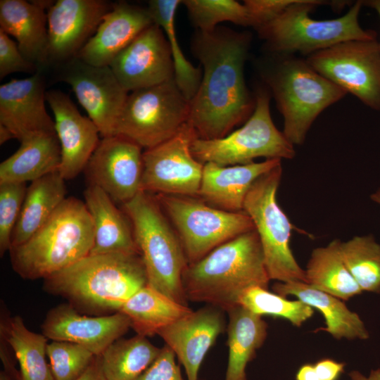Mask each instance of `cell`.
Wrapping results in <instances>:
<instances>
[{
  "mask_svg": "<svg viewBox=\"0 0 380 380\" xmlns=\"http://www.w3.org/2000/svg\"><path fill=\"white\" fill-rule=\"evenodd\" d=\"M203 66L199 87L189 101L188 122L198 138L220 139L246 122L255 106L244 78L251 37L246 33L217 29L198 31L192 42Z\"/></svg>",
  "mask_w": 380,
  "mask_h": 380,
  "instance_id": "cell-1",
  "label": "cell"
},
{
  "mask_svg": "<svg viewBox=\"0 0 380 380\" xmlns=\"http://www.w3.org/2000/svg\"><path fill=\"white\" fill-rule=\"evenodd\" d=\"M147 285L140 254H89L44 279L43 289L65 298L82 314L102 316L120 312L132 296Z\"/></svg>",
  "mask_w": 380,
  "mask_h": 380,
  "instance_id": "cell-2",
  "label": "cell"
},
{
  "mask_svg": "<svg viewBox=\"0 0 380 380\" xmlns=\"http://www.w3.org/2000/svg\"><path fill=\"white\" fill-rule=\"evenodd\" d=\"M270 281L255 229L188 264L182 275L187 300L206 303L226 312L239 305L245 291L255 286L268 289Z\"/></svg>",
  "mask_w": 380,
  "mask_h": 380,
  "instance_id": "cell-3",
  "label": "cell"
},
{
  "mask_svg": "<svg viewBox=\"0 0 380 380\" xmlns=\"http://www.w3.org/2000/svg\"><path fill=\"white\" fill-rule=\"evenodd\" d=\"M94 228L84 202L66 198L26 242L9 251L13 271L27 280H43L89 255Z\"/></svg>",
  "mask_w": 380,
  "mask_h": 380,
  "instance_id": "cell-4",
  "label": "cell"
},
{
  "mask_svg": "<svg viewBox=\"0 0 380 380\" xmlns=\"http://www.w3.org/2000/svg\"><path fill=\"white\" fill-rule=\"evenodd\" d=\"M261 75L283 116V134L302 145L312 123L347 92L296 55L270 53Z\"/></svg>",
  "mask_w": 380,
  "mask_h": 380,
  "instance_id": "cell-5",
  "label": "cell"
},
{
  "mask_svg": "<svg viewBox=\"0 0 380 380\" xmlns=\"http://www.w3.org/2000/svg\"><path fill=\"white\" fill-rule=\"evenodd\" d=\"M142 258L148 286L184 305L182 275L187 258L176 232L155 196L141 191L122 204Z\"/></svg>",
  "mask_w": 380,
  "mask_h": 380,
  "instance_id": "cell-6",
  "label": "cell"
},
{
  "mask_svg": "<svg viewBox=\"0 0 380 380\" xmlns=\"http://www.w3.org/2000/svg\"><path fill=\"white\" fill-rule=\"evenodd\" d=\"M327 4L321 0H294L279 15L256 31L265 40L270 53L299 54L305 58L344 41L377 39L375 30L364 29L360 24L362 0L353 3L339 18H311L314 9Z\"/></svg>",
  "mask_w": 380,
  "mask_h": 380,
  "instance_id": "cell-7",
  "label": "cell"
},
{
  "mask_svg": "<svg viewBox=\"0 0 380 380\" xmlns=\"http://www.w3.org/2000/svg\"><path fill=\"white\" fill-rule=\"evenodd\" d=\"M281 175V164L261 175L250 189L243 210L258 235L270 280L305 282V270L290 248L292 232L296 229L277 200Z\"/></svg>",
  "mask_w": 380,
  "mask_h": 380,
  "instance_id": "cell-8",
  "label": "cell"
},
{
  "mask_svg": "<svg viewBox=\"0 0 380 380\" xmlns=\"http://www.w3.org/2000/svg\"><path fill=\"white\" fill-rule=\"evenodd\" d=\"M270 102L269 91L260 89L255 109L243 126L220 139L196 138L191 144L194 157L203 164L222 166L248 164L258 158H293L294 146L274 125Z\"/></svg>",
  "mask_w": 380,
  "mask_h": 380,
  "instance_id": "cell-9",
  "label": "cell"
},
{
  "mask_svg": "<svg viewBox=\"0 0 380 380\" xmlns=\"http://www.w3.org/2000/svg\"><path fill=\"white\" fill-rule=\"evenodd\" d=\"M155 196L175 228L188 264L198 261L222 243L255 229L251 219L243 210H224L198 197Z\"/></svg>",
  "mask_w": 380,
  "mask_h": 380,
  "instance_id": "cell-10",
  "label": "cell"
},
{
  "mask_svg": "<svg viewBox=\"0 0 380 380\" xmlns=\"http://www.w3.org/2000/svg\"><path fill=\"white\" fill-rule=\"evenodd\" d=\"M189 115V101L172 78L129 93L115 135L151 148L175 135L188 122Z\"/></svg>",
  "mask_w": 380,
  "mask_h": 380,
  "instance_id": "cell-11",
  "label": "cell"
},
{
  "mask_svg": "<svg viewBox=\"0 0 380 380\" xmlns=\"http://www.w3.org/2000/svg\"><path fill=\"white\" fill-rule=\"evenodd\" d=\"M320 75L364 105L380 110V44L375 39L347 40L305 58Z\"/></svg>",
  "mask_w": 380,
  "mask_h": 380,
  "instance_id": "cell-12",
  "label": "cell"
},
{
  "mask_svg": "<svg viewBox=\"0 0 380 380\" xmlns=\"http://www.w3.org/2000/svg\"><path fill=\"white\" fill-rule=\"evenodd\" d=\"M196 138L195 130L187 122L170 139L146 149L143 152L141 191L198 197L204 164L191 151Z\"/></svg>",
  "mask_w": 380,
  "mask_h": 380,
  "instance_id": "cell-13",
  "label": "cell"
},
{
  "mask_svg": "<svg viewBox=\"0 0 380 380\" xmlns=\"http://www.w3.org/2000/svg\"><path fill=\"white\" fill-rule=\"evenodd\" d=\"M59 65V80L71 87L102 138L115 135L129 92L110 66L92 65L77 57Z\"/></svg>",
  "mask_w": 380,
  "mask_h": 380,
  "instance_id": "cell-14",
  "label": "cell"
},
{
  "mask_svg": "<svg viewBox=\"0 0 380 380\" xmlns=\"http://www.w3.org/2000/svg\"><path fill=\"white\" fill-rule=\"evenodd\" d=\"M141 149L120 135L103 137L84 170L89 184L101 188L115 203L130 201L141 191Z\"/></svg>",
  "mask_w": 380,
  "mask_h": 380,
  "instance_id": "cell-15",
  "label": "cell"
},
{
  "mask_svg": "<svg viewBox=\"0 0 380 380\" xmlns=\"http://www.w3.org/2000/svg\"><path fill=\"white\" fill-rule=\"evenodd\" d=\"M113 4L103 0L56 1L47 11L48 65L75 58Z\"/></svg>",
  "mask_w": 380,
  "mask_h": 380,
  "instance_id": "cell-16",
  "label": "cell"
},
{
  "mask_svg": "<svg viewBox=\"0 0 380 380\" xmlns=\"http://www.w3.org/2000/svg\"><path fill=\"white\" fill-rule=\"evenodd\" d=\"M109 66L128 92L175 78L168 42L163 30L155 23L142 31Z\"/></svg>",
  "mask_w": 380,
  "mask_h": 380,
  "instance_id": "cell-17",
  "label": "cell"
},
{
  "mask_svg": "<svg viewBox=\"0 0 380 380\" xmlns=\"http://www.w3.org/2000/svg\"><path fill=\"white\" fill-rule=\"evenodd\" d=\"M51 341L75 343L95 355H101L131 328L130 320L121 312L102 316L82 314L68 303L49 310L41 326Z\"/></svg>",
  "mask_w": 380,
  "mask_h": 380,
  "instance_id": "cell-18",
  "label": "cell"
},
{
  "mask_svg": "<svg viewBox=\"0 0 380 380\" xmlns=\"http://www.w3.org/2000/svg\"><path fill=\"white\" fill-rule=\"evenodd\" d=\"M46 101L54 115L55 131L61 146L58 172L65 180L72 179L84 170L99 144L100 133L92 120L82 115L64 92L46 91Z\"/></svg>",
  "mask_w": 380,
  "mask_h": 380,
  "instance_id": "cell-19",
  "label": "cell"
},
{
  "mask_svg": "<svg viewBox=\"0 0 380 380\" xmlns=\"http://www.w3.org/2000/svg\"><path fill=\"white\" fill-rule=\"evenodd\" d=\"M46 92L42 70L0 86V124L20 142L35 134L56 132L45 107Z\"/></svg>",
  "mask_w": 380,
  "mask_h": 380,
  "instance_id": "cell-20",
  "label": "cell"
},
{
  "mask_svg": "<svg viewBox=\"0 0 380 380\" xmlns=\"http://www.w3.org/2000/svg\"><path fill=\"white\" fill-rule=\"evenodd\" d=\"M222 311L213 305L204 307L158 332L184 367L187 380H198L205 356L225 330Z\"/></svg>",
  "mask_w": 380,
  "mask_h": 380,
  "instance_id": "cell-21",
  "label": "cell"
},
{
  "mask_svg": "<svg viewBox=\"0 0 380 380\" xmlns=\"http://www.w3.org/2000/svg\"><path fill=\"white\" fill-rule=\"evenodd\" d=\"M153 24L147 10L127 3L113 4L95 34L75 56L95 66H109L142 31Z\"/></svg>",
  "mask_w": 380,
  "mask_h": 380,
  "instance_id": "cell-22",
  "label": "cell"
},
{
  "mask_svg": "<svg viewBox=\"0 0 380 380\" xmlns=\"http://www.w3.org/2000/svg\"><path fill=\"white\" fill-rule=\"evenodd\" d=\"M281 164V160L277 158L228 166L206 163L203 165L198 197L224 210L243 211L246 197L253 183Z\"/></svg>",
  "mask_w": 380,
  "mask_h": 380,
  "instance_id": "cell-23",
  "label": "cell"
},
{
  "mask_svg": "<svg viewBox=\"0 0 380 380\" xmlns=\"http://www.w3.org/2000/svg\"><path fill=\"white\" fill-rule=\"evenodd\" d=\"M84 197L94 228L90 254H140L129 218L110 197L99 186L89 184Z\"/></svg>",
  "mask_w": 380,
  "mask_h": 380,
  "instance_id": "cell-24",
  "label": "cell"
},
{
  "mask_svg": "<svg viewBox=\"0 0 380 380\" xmlns=\"http://www.w3.org/2000/svg\"><path fill=\"white\" fill-rule=\"evenodd\" d=\"M46 25L47 13L33 1H0V30L15 38L23 55L41 70L48 65Z\"/></svg>",
  "mask_w": 380,
  "mask_h": 380,
  "instance_id": "cell-25",
  "label": "cell"
},
{
  "mask_svg": "<svg viewBox=\"0 0 380 380\" xmlns=\"http://www.w3.org/2000/svg\"><path fill=\"white\" fill-rule=\"evenodd\" d=\"M272 290L285 298L293 296L321 312L324 317L325 327L319 328L315 331H326L338 340H365L369 336L360 316L350 310L342 300L332 295L298 281H277L273 284Z\"/></svg>",
  "mask_w": 380,
  "mask_h": 380,
  "instance_id": "cell-26",
  "label": "cell"
},
{
  "mask_svg": "<svg viewBox=\"0 0 380 380\" xmlns=\"http://www.w3.org/2000/svg\"><path fill=\"white\" fill-rule=\"evenodd\" d=\"M61 151L54 133H39L28 137L18 149L0 164V184L35 181L58 172Z\"/></svg>",
  "mask_w": 380,
  "mask_h": 380,
  "instance_id": "cell-27",
  "label": "cell"
},
{
  "mask_svg": "<svg viewBox=\"0 0 380 380\" xmlns=\"http://www.w3.org/2000/svg\"><path fill=\"white\" fill-rule=\"evenodd\" d=\"M227 312L229 355L224 380H247V365L263 345L267 335V324L262 316L241 305Z\"/></svg>",
  "mask_w": 380,
  "mask_h": 380,
  "instance_id": "cell-28",
  "label": "cell"
},
{
  "mask_svg": "<svg viewBox=\"0 0 380 380\" xmlns=\"http://www.w3.org/2000/svg\"><path fill=\"white\" fill-rule=\"evenodd\" d=\"M65 181L58 172H55L32 182L27 186L20 217L12 234L11 248L26 242L66 198Z\"/></svg>",
  "mask_w": 380,
  "mask_h": 380,
  "instance_id": "cell-29",
  "label": "cell"
},
{
  "mask_svg": "<svg viewBox=\"0 0 380 380\" xmlns=\"http://www.w3.org/2000/svg\"><path fill=\"white\" fill-rule=\"evenodd\" d=\"M2 305L0 336L18 362L21 380H56L46 360L48 338L43 334L30 331L20 316L11 317Z\"/></svg>",
  "mask_w": 380,
  "mask_h": 380,
  "instance_id": "cell-30",
  "label": "cell"
},
{
  "mask_svg": "<svg viewBox=\"0 0 380 380\" xmlns=\"http://www.w3.org/2000/svg\"><path fill=\"white\" fill-rule=\"evenodd\" d=\"M192 311L148 285L132 296L120 310L128 317L137 334L145 337L158 334Z\"/></svg>",
  "mask_w": 380,
  "mask_h": 380,
  "instance_id": "cell-31",
  "label": "cell"
},
{
  "mask_svg": "<svg viewBox=\"0 0 380 380\" xmlns=\"http://www.w3.org/2000/svg\"><path fill=\"white\" fill-rule=\"evenodd\" d=\"M341 241L315 248L307 263L305 283L313 288L348 300L363 291L348 269L341 253Z\"/></svg>",
  "mask_w": 380,
  "mask_h": 380,
  "instance_id": "cell-32",
  "label": "cell"
},
{
  "mask_svg": "<svg viewBox=\"0 0 380 380\" xmlns=\"http://www.w3.org/2000/svg\"><path fill=\"white\" fill-rule=\"evenodd\" d=\"M161 348L146 337L119 338L100 355L106 380H136L158 356Z\"/></svg>",
  "mask_w": 380,
  "mask_h": 380,
  "instance_id": "cell-33",
  "label": "cell"
},
{
  "mask_svg": "<svg viewBox=\"0 0 380 380\" xmlns=\"http://www.w3.org/2000/svg\"><path fill=\"white\" fill-rule=\"evenodd\" d=\"M181 4L179 0H151L146 8L153 23L163 30L166 37L173 60L175 81L190 101L199 87L202 74L198 68L187 61L177 39L175 18Z\"/></svg>",
  "mask_w": 380,
  "mask_h": 380,
  "instance_id": "cell-34",
  "label": "cell"
},
{
  "mask_svg": "<svg viewBox=\"0 0 380 380\" xmlns=\"http://www.w3.org/2000/svg\"><path fill=\"white\" fill-rule=\"evenodd\" d=\"M341 253L362 291L380 293V244L372 234L341 241Z\"/></svg>",
  "mask_w": 380,
  "mask_h": 380,
  "instance_id": "cell-35",
  "label": "cell"
},
{
  "mask_svg": "<svg viewBox=\"0 0 380 380\" xmlns=\"http://www.w3.org/2000/svg\"><path fill=\"white\" fill-rule=\"evenodd\" d=\"M239 305L258 315H269L287 319L295 327H300L310 319L314 310L300 300H289L267 289L251 287L244 291Z\"/></svg>",
  "mask_w": 380,
  "mask_h": 380,
  "instance_id": "cell-36",
  "label": "cell"
},
{
  "mask_svg": "<svg viewBox=\"0 0 380 380\" xmlns=\"http://www.w3.org/2000/svg\"><path fill=\"white\" fill-rule=\"evenodd\" d=\"M189 18L198 31L210 32L222 22L249 26L248 15L243 4L234 0H184Z\"/></svg>",
  "mask_w": 380,
  "mask_h": 380,
  "instance_id": "cell-37",
  "label": "cell"
},
{
  "mask_svg": "<svg viewBox=\"0 0 380 380\" xmlns=\"http://www.w3.org/2000/svg\"><path fill=\"white\" fill-rule=\"evenodd\" d=\"M46 355L56 380H77L96 356L81 345L62 341L48 343Z\"/></svg>",
  "mask_w": 380,
  "mask_h": 380,
  "instance_id": "cell-38",
  "label": "cell"
},
{
  "mask_svg": "<svg viewBox=\"0 0 380 380\" xmlns=\"http://www.w3.org/2000/svg\"><path fill=\"white\" fill-rule=\"evenodd\" d=\"M27 186L25 183L0 184V255L9 251Z\"/></svg>",
  "mask_w": 380,
  "mask_h": 380,
  "instance_id": "cell-39",
  "label": "cell"
},
{
  "mask_svg": "<svg viewBox=\"0 0 380 380\" xmlns=\"http://www.w3.org/2000/svg\"><path fill=\"white\" fill-rule=\"evenodd\" d=\"M41 70L20 52L17 42L0 30V79L13 72H24L32 75Z\"/></svg>",
  "mask_w": 380,
  "mask_h": 380,
  "instance_id": "cell-40",
  "label": "cell"
},
{
  "mask_svg": "<svg viewBox=\"0 0 380 380\" xmlns=\"http://www.w3.org/2000/svg\"><path fill=\"white\" fill-rule=\"evenodd\" d=\"M294 0H245L243 5L248 15L249 26L255 30L266 25Z\"/></svg>",
  "mask_w": 380,
  "mask_h": 380,
  "instance_id": "cell-41",
  "label": "cell"
},
{
  "mask_svg": "<svg viewBox=\"0 0 380 380\" xmlns=\"http://www.w3.org/2000/svg\"><path fill=\"white\" fill-rule=\"evenodd\" d=\"M175 356L165 345L155 361L136 380H184Z\"/></svg>",
  "mask_w": 380,
  "mask_h": 380,
  "instance_id": "cell-42",
  "label": "cell"
},
{
  "mask_svg": "<svg viewBox=\"0 0 380 380\" xmlns=\"http://www.w3.org/2000/svg\"><path fill=\"white\" fill-rule=\"evenodd\" d=\"M313 367L317 380H337L344 371L345 364L324 358L313 364Z\"/></svg>",
  "mask_w": 380,
  "mask_h": 380,
  "instance_id": "cell-43",
  "label": "cell"
},
{
  "mask_svg": "<svg viewBox=\"0 0 380 380\" xmlns=\"http://www.w3.org/2000/svg\"><path fill=\"white\" fill-rule=\"evenodd\" d=\"M77 380H106L100 355H96L85 372Z\"/></svg>",
  "mask_w": 380,
  "mask_h": 380,
  "instance_id": "cell-44",
  "label": "cell"
},
{
  "mask_svg": "<svg viewBox=\"0 0 380 380\" xmlns=\"http://www.w3.org/2000/svg\"><path fill=\"white\" fill-rule=\"evenodd\" d=\"M296 380H317L314 372L312 364H305L298 370L296 375Z\"/></svg>",
  "mask_w": 380,
  "mask_h": 380,
  "instance_id": "cell-45",
  "label": "cell"
},
{
  "mask_svg": "<svg viewBox=\"0 0 380 380\" xmlns=\"http://www.w3.org/2000/svg\"><path fill=\"white\" fill-rule=\"evenodd\" d=\"M348 376L350 380H380V369H372L367 376L357 370H352Z\"/></svg>",
  "mask_w": 380,
  "mask_h": 380,
  "instance_id": "cell-46",
  "label": "cell"
},
{
  "mask_svg": "<svg viewBox=\"0 0 380 380\" xmlns=\"http://www.w3.org/2000/svg\"><path fill=\"white\" fill-rule=\"evenodd\" d=\"M13 138L15 139L13 133L6 127L0 124V144L2 145Z\"/></svg>",
  "mask_w": 380,
  "mask_h": 380,
  "instance_id": "cell-47",
  "label": "cell"
},
{
  "mask_svg": "<svg viewBox=\"0 0 380 380\" xmlns=\"http://www.w3.org/2000/svg\"><path fill=\"white\" fill-rule=\"evenodd\" d=\"M362 2L363 6H366L374 10L380 18V0H362Z\"/></svg>",
  "mask_w": 380,
  "mask_h": 380,
  "instance_id": "cell-48",
  "label": "cell"
},
{
  "mask_svg": "<svg viewBox=\"0 0 380 380\" xmlns=\"http://www.w3.org/2000/svg\"><path fill=\"white\" fill-rule=\"evenodd\" d=\"M0 380H19L10 373L3 369L0 372Z\"/></svg>",
  "mask_w": 380,
  "mask_h": 380,
  "instance_id": "cell-49",
  "label": "cell"
},
{
  "mask_svg": "<svg viewBox=\"0 0 380 380\" xmlns=\"http://www.w3.org/2000/svg\"><path fill=\"white\" fill-rule=\"evenodd\" d=\"M370 198L372 201L380 205V188L376 190L374 193L371 194Z\"/></svg>",
  "mask_w": 380,
  "mask_h": 380,
  "instance_id": "cell-50",
  "label": "cell"
}]
</instances>
